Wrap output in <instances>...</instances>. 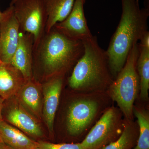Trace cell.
Returning <instances> with one entry per match:
<instances>
[{"label":"cell","mask_w":149,"mask_h":149,"mask_svg":"<svg viewBox=\"0 0 149 149\" xmlns=\"http://www.w3.org/2000/svg\"><path fill=\"white\" fill-rule=\"evenodd\" d=\"M122 13L119 24L106 51L113 79L125 64L133 46L148 32L149 8H141L139 0H121Z\"/></svg>","instance_id":"1"},{"label":"cell","mask_w":149,"mask_h":149,"mask_svg":"<svg viewBox=\"0 0 149 149\" xmlns=\"http://www.w3.org/2000/svg\"><path fill=\"white\" fill-rule=\"evenodd\" d=\"M83 42L84 52L73 67L68 85L73 91L84 93L106 92L114 79L106 51L95 36Z\"/></svg>","instance_id":"2"},{"label":"cell","mask_w":149,"mask_h":149,"mask_svg":"<svg viewBox=\"0 0 149 149\" xmlns=\"http://www.w3.org/2000/svg\"><path fill=\"white\" fill-rule=\"evenodd\" d=\"M38 45L37 56L50 78L64 76L84 52L83 42L68 37L55 27Z\"/></svg>","instance_id":"3"},{"label":"cell","mask_w":149,"mask_h":149,"mask_svg":"<svg viewBox=\"0 0 149 149\" xmlns=\"http://www.w3.org/2000/svg\"><path fill=\"white\" fill-rule=\"evenodd\" d=\"M139 44L133 46L124 66L107 90L108 95L117 104L124 119L133 121V109L140 92V80L137 72Z\"/></svg>","instance_id":"4"},{"label":"cell","mask_w":149,"mask_h":149,"mask_svg":"<svg viewBox=\"0 0 149 149\" xmlns=\"http://www.w3.org/2000/svg\"><path fill=\"white\" fill-rule=\"evenodd\" d=\"M102 93H84L70 104L67 111V130L70 136L82 135L90 128L103 108Z\"/></svg>","instance_id":"5"},{"label":"cell","mask_w":149,"mask_h":149,"mask_svg":"<svg viewBox=\"0 0 149 149\" xmlns=\"http://www.w3.org/2000/svg\"><path fill=\"white\" fill-rule=\"evenodd\" d=\"M120 110L114 106L107 108L81 143L84 149H99L120 136L124 127Z\"/></svg>","instance_id":"6"},{"label":"cell","mask_w":149,"mask_h":149,"mask_svg":"<svg viewBox=\"0 0 149 149\" xmlns=\"http://www.w3.org/2000/svg\"><path fill=\"white\" fill-rule=\"evenodd\" d=\"M12 6L20 29L32 35L37 45L45 28L47 13L45 0H17Z\"/></svg>","instance_id":"7"},{"label":"cell","mask_w":149,"mask_h":149,"mask_svg":"<svg viewBox=\"0 0 149 149\" xmlns=\"http://www.w3.org/2000/svg\"><path fill=\"white\" fill-rule=\"evenodd\" d=\"M20 27L13 6L2 13L0 21V60L10 63L18 44Z\"/></svg>","instance_id":"8"},{"label":"cell","mask_w":149,"mask_h":149,"mask_svg":"<svg viewBox=\"0 0 149 149\" xmlns=\"http://www.w3.org/2000/svg\"><path fill=\"white\" fill-rule=\"evenodd\" d=\"M86 0H75L72 10L61 22L55 28L68 37L78 41H85L93 37L88 27L84 12Z\"/></svg>","instance_id":"9"},{"label":"cell","mask_w":149,"mask_h":149,"mask_svg":"<svg viewBox=\"0 0 149 149\" xmlns=\"http://www.w3.org/2000/svg\"><path fill=\"white\" fill-rule=\"evenodd\" d=\"M64 76L51 78L43 85V115L50 134H53L56 113L59 103Z\"/></svg>","instance_id":"10"},{"label":"cell","mask_w":149,"mask_h":149,"mask_svg":"<svg viewBox=\"0 0 149 149\" xmlns=\"http://www.w3.org/2000/svg\"><path fill=\"white\" fill-rule=\"evenodd\" d=\"M5 114L6 122L27 135L35 138L43 136L42 130L37 118L19 102H12Z\"/></svg>","instance_id":"11"},{"label":"cell","mask_w":149,"mask_h":149,"mask_svg":"<svg viewBox=\"0 0 149 149\" xmlns=\"http://www.w3.org/2000/svg\"><path fill=\"white\" fill-rule=\"evenodd\" d=\"M33 41L30 34L20 31L18 45L10 62L20 72L25 82L32 79Z\"/></svg>","instance_id":"12"},{"label":"cell","mask_w":149,"mask_h":149,"mask_svg":"<svg viewBox=\"0 0 149 149\" xmlns=\"http://www.w3.org/2000/svg\"><path fill=\"white\" fill-rule=\"evenodd\" d=\"M42 89L40 84L32 79L25 82L15 95L19 102L36 118H40L42 114Z\"/></svg>","instance_id":"13"},{"label":"cell","mask_w":149,"mask_h":149,"mask_svg":"<svg viewBox=\"0 0 149 149\" xmlns=\"http://www.w3.org/2000/svg\"><path fill=\"white\" fill-rule=\"evenodd\" d=\"M25 83L22 74L10 63L0 62V97L5 100L15 96Z\"/></svg>","instance_id":"14"},{"label":"cell","mask_w":149,"mask_h":149,"mask_svg":"<svg viewBox=\"0 0 149 149\" xmlns=\"http://www.w3.org/2000/svg\"><path fill=\"white\" fill-rule=\"evenodd\" d=\"M138 43L139 54L137 61V72L140 80V97L141 100H148L149 90V32L143 36Z\"/></svg>","instance_id":"15"},{"label":"cell","mask_w":149,"mask_h":149,"mask_svg":"<svg viewBox=\"0 0 149 149\" xmlns=\"http://www.w3.org/2000/svg\"><path fill=\"white\" fill-rule=\"evenodd\" d=\"M0 138L12 149H34L37 143L21 130L3 120L0 121Z\"/></svg>","instance_id":"16"},{"label":"cell","mask_w":149,"mask_h":149,"mask_svg":"<svg viewBox=\"0 0 149 149\" xmlns=\"http://www.w3.org/2000/svg\"><path fill=\"white\" fill-rule=\"evenodd\" d=\"M75 0H45L47 19L46 32H50L55 25L67 17L72 10Z\"/></svg>","instance_id":"17"},{"label":"cell","mask_w":149,"mask_h":149,"mask_svg":"<svg viewBox=\"0 0 149 149\" xmlns=\"http://www.w3.org/2000/svg\"><path fill=\"white\" fill-rule=\"evenodd\" d=\"M124 127L120 136L115 141L99 149H132L139 136L137 123L124 119Z\"/></svg>","instance_id":"18"},{"label":"cell","mask_w":149,"mask_h":149,"mask_svg":"<svg viewBox=\"0 0 149 149\" xmlns=\"http://www.w3.org/2000/svg\"><path fill=\"white\" fill-rule=\"evenodd\" d=\"M133 116L137 119L139 136L133 149H149V113L144 107L134 105Z\"/></svg>","instance_id":"19"},{"label":"cell","mask_w":149,"mask_h":149,"mask_svg":"<svg viewBox=\"0 0 149 149\" xmlns=\"http://www.w3.org/2000/svg\"><path fill=\"white\" fill-rule=\"evenodd\" d=\"M34 149H84L81 143H53L46 141L37 142Z\"/></svg>","instance_id":"20"},{"label":"cell","mask_w":149,"mask_h":149,"mask_svg":"<svg viewBox=\"0 0 149 149\" xmlns=\"http://www.w3.org/2000/svg\"><path fill=\"white\" fill-rule=\"evenodd\" d=\"M5 100L0 97V121L3 120L2 112Z\"/></svg>","instance_id":"21"},{"label":"cell","mask_w":149,"mask_h":149,"mask_svg":"<svg viewBox=\"0 0 149 149\" xmlns=\"http://www.w3.org/2000/svg\"><path fill=\"white\" fill-rule=\"evenodd\" d=\"M0 149H12L10 147L1 141L0 142Z\"/></svg>","instance_id":"22"},{"label":"cell","mask_w":149,"mask_h":149,"mask_svg":"<svg viewBox=\"0 0 149 149\" xmlns=\"http://www.w3.org/2000/svg\"><path fill=\"white\" fill-rule=\"evenodd\" d=\"M17 0H12L11 1L10 5L12 6L13 5L14 3L15 2L17 1Z\"/></svg>","instance_id":"23"},{"label":"cell","mask_w":149,"mask_h":149,"mask_svg":"<svg viewBox=\"0 0 149 149\" xmlns=\"http://www.w3.org/2000/svg\"><path fill=\"white\" fill-rule=\"evenodd\" d=\"M2 15V13L0 11V21H1V19Z\"/></svg>","instance_id":"24"},{"label":"cell","mask_w":149,"mask_h":149,"mask_svg":"<svg viewBox=\"0 0 149 149\" xmlns=\"http://www.w3.org/2000/svg\"><path fill=\"white\" fill-rule=\"evenodd\" d=\"M1 138H0V142H1Z\"/></svg>","instance_id":"25"},{"label":"cell","mask_w":149,"mask_h":149,"mask_svg":"<svg viewBox=\"0 0 149 149\" xmlns=\"http://www.w3.org/2000/svg\"><path fill=\"white\" fill-rule=\"evenodd\" d=\"M0 62H1V60H0Z\"/></svg>","instance_id":"26"}]
</instances>
